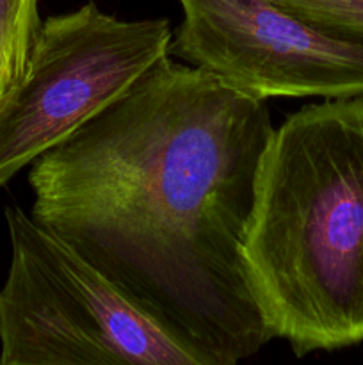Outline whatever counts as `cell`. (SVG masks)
I'll return each instance as SVG.
<instances>
[{"instance_id":"1","label":"cell","mask_w":363,"mask_h":365,"mask_svg":"<svg viewBox=\"0 0 363 365\" xmlns=\"http://www.w3.org/2000/svg\"><path fill=\"white\" fill-rule=\"evenodd\" d=\"M265 102L166 56L31 164V216L201 365L270 342L242 271Z\"/></svg>"},{"instance_id":"6","label":"cell","mask_w":363,"mask_h":365,"mask_svg":"<svg viewBox=\"0 0 363 365\" xmlns=\"http://www.w3.org/2000/svg\"><path fill=\"white\" fill-rule=\"evenodd\" d=\"M39 25L38 0H0V98L23 75Z\"/></svg>"},{"instance_id":"2","label":"cell","mask_w":363,"mask_h":365,"mask_svg":"<svg viewBox=\"0 0 363 365\" xmlns=\"http://www.w3.org/2000/svg\"><path fill=\"white\" fill-rule=\"evenodd\" d=\"M242 271L270 339L299 359L363 342V98L308 103L274 128Z\"/></svg>"},{"instance_id":"5","label":"cell","mask_w":363,"mask_h":365,"mask_svg":"<svg viewBox=\"0 0 363 365\" xmlns=\"http://www.w3.org/2000/svg\"><path fill=\"white\" fill-rule=\"evenodd\" d=\"M169 56L251 98H363V43L330 34L274 0H178Z\"/></svg>"},{"instance_id":"7","label":"cell","mask_w":363,"mask_h":365,"mask_svg":"<svg viewBox=\"0 0 363 365\" xmlns=\"http://www.w3.org/2000/svg\"><path fill=\"white\" fill-rule=\"evenodd\" d=\"M274 2L320 31L363 43V0H274Z\"/></svg>"},{"instance_id":"4","label":"cell","mask_w":363,"mask_h":365,"mask_svg":"<svg viewBox=\"0 0 363 365\" xmlns=\"http://www.w3.org/2000/svg\"><path fill=\"white\" fill-rule=\"evenodd\" d=\"M167 18L121 20L88 2L48 16L20 81L0 98V187L169 56Z\"/></svg>"},{"instance_id":"3","label":"cell","mask_w":363,"mask_h":365,"mask_svg":"<svg viewBox=\"0 0 363 365\" xmlns=\"http://www.w3.org/2000/svg\"><path fill=\"white\" fill-rule=\"evenodd\" d=\"M0 365H201L102 271L20 207H7Z\"/></svg>"}]
</instances>
